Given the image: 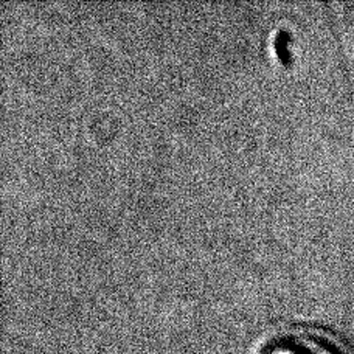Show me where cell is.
<instances>
[{
  "label": "cell",
  "instance_id": "1",
  "mask_svg": "<svg viewBox=\"0 0 354 354\" xmlns=\"http://www.w3.org/2000/svg\"><path fill=\"white\" fill-rule=\"evenodd\" d=\"M260 354H345V351L324 331L295 326L275 333L266 340Z\"/></svg>",
  "mask_w": 354,
  "mask_h": 354
}]
</instances>
